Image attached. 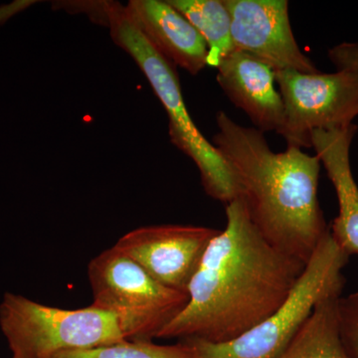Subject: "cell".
<instances>
[{
    "mask_svg": "<svg viewBox=\"0 0 358 358\" xmlns=\"http://www.w3.org/2000/svg\"><path fill=\"white\" fill-rule=\"evenodd\" d=\"M91 306L110 313L126 341H152L182 312L188 293L152 279L115 247L101 252L88 265Z\"/></svg>",
    "mask_w": 358,
    "mask_h": 358,
    "instance_id": "obj_5",
    "label": "cell"
},
{
    "mask_svg": "<svg viewBox=\"0 0 358 358\" xmlns=\"http://www.w3.org/2000/svg\"><path fill=\"white\" fill-rule=\"evenodd\" d=\"M212 143L232 171L238 196L264 239L307 264L329 231L317 187L320 160L301 148L275 152L262 131L221 110Z\"/></svg>",
    "mask_w": 358,
    "mask_h": 358,
    "instance_id": "obj_2",
    "label": "cell"
},
{
    "mask_svg": "<svg viewBox=\"0 0 358 358\" xmlns=\"http://www.w3.org/2000/svg\"><path fill=\"white\" fill-rule=\"evenodd\" d=\"M103 15L102 24L109 28L110 38L134 59L164 106L171 143L193 160L206 194L225 205L236 199L238 188L227 162L195 126L186 109L176 66L150 43L126 6L103 1Z\"/></svg>",
    "mask_w": 358,
    "mask_h": 358,
    "instance_id": "obj_3",
    "label": "cell"
},
{
    "mask_svg": "<svg viewBox=\"0 0 358 358\" xmlns=\"http://www.w3.org/2000/svg\"><path fill=\"white\" fill-rule=\"evenodd\" d=\"M220 232L204 226H145L129 231L115 247L162 286L187 293L205 252Z\"/></svg>",
    "mask_w": 358,
    "mask_h": 358,
    "instance_id": "obj_8",
    "label": "cell"
},
{
    "mask_svg": "<svg viewBox=\"0 0 358 358\" xmlns=\"http://www.w3.org/2000/svg\"><path fill=\"white\" fill-rule=\"evenodd\" d=\"M217 83L230 102L243 110L255 129L280 134L285 122L275 72L246 52L234 50L217 67Z\"/></svg>",
    "mask_w": 358,
    "mask_h": 358,
    "instance_id": "obj_10",
    "label": "cell"
},
{
    "mask_svg": "<svg viewBox=\"0 0 358 358\" xmlns=\"http://www.w3.org/2000/svg\"><path fill=\"white\" fill-rule=\"evenodd\" d=\"M0 329L13 358H53L126 341L115 317L93 306L64 310L13 293L0 303Z\"/></svg>",
    "mask_w": 358,
    "mask_h": 358,
    "instance_id": "obj_6",
    "label": "cell"
},
{
    "mask_svg": "<svg viewBox=\"0 0 358 358\" xmlns=\"http://www.w3.org/2000/svg\"><path fill=\"white\" fill-rule=\"evenodd\" d=\"M350 255L339 247L331 228L306 265L281 307L248 333L225 343L182 339L197 358H278L312 315L320 301L343 294V268Z\"/></svg>",
    "mask_w": 358,
    "mask_h": 358,
    "instance_id": "obj_4",
    "label": "cell"
},
{
    "mask_svg": "<svg viewBox=\"0 0 358 358\" xmlns=\"http://www.w3.org/2000/svg\"><path fill=\"white\" fill-rule=\"evenodd\" d=\"M199 32L208 47L207 66L217 69L235 50L231 15L224 0H166Z\"/></svg>",
    "mask_w": 358,
    "mask_h": 358,
    "instance_id": "obj_14",
    "label": "cell"
},
{
    "mask_svg": "<svg viewBox=\"0 0 358 358\" xmlns=\"http://www.w3.org/2000/svg\"><path fill=\"white\" fill-rule=\"evenodd\" d=\"M226 218L190 282L187 305L157 338L234 341L281 307L303 274L307 264L264 239L240 197L226 204Z\"/></svg>",
    "mask_w": 358,
    "mask_h": 358,
    "instance_id": "obj_1",
    "label": "cell"
},
{
    "mask_svg": "<svg viewBox=\"0 0 358 358\" xmlns=\"http://www.w3.org/2000/svg\"><path fill=\"white\" fill-rule=\"evenodd\" d=\"M338 322L346 352L358 358V292L339 298Z\"/></svg>",
    "mask_w": 358,
    "mask_h": 358,
    "instance_id": "obj_16",
    "label": "cell"
},
{
    "mask_svg": "<svg viewBox=\"0 0 358 358\" xmlns=\"http://www.w3.org/2000/svg\"><path fill=\"white\" fill-rule=\"evenodd\" d=\"M329 57L336 70L350 71L358 76V43L336 45L329 51Z\"/></svg>",
    "mask_w": 358,
    "mask_h": 358,
    "instance_id": "obj_17",
    "label": "cell"
},
{
    "mask_svg": "<svg viewBox=\"0 0 358 358\" xmlns=\"http://www.w3.org/2000/svg\"><path fill=\"white\" fill-rule=\"evenodd\" d=\"M126 8L141 32L171 64L192 75L207 67L206 42L167 1L131 0Z\"/></svg>",
    "mask_w": 358,
    "mask_h": 358,
    "instance_id": "obj_11",
    "label": "cell"
},
{
    "mask_svg": "<svg viewBox=\"0 0 358 358\" xmlns=\"http://www.w3.org/2000/svg\"><path fill=\"white\" fill-rule=\"evenodd\" d=\"M341 296L333 294L320 301L278 358H352L346 352L339 331Z\"/></svg>",
    "mask_w": 358,
    "mask_h": 358,
    "instance_id": "obj_13",
    "label": "cell"
},
{
    "mask_svg": "<svg viewBox=\"0 0 358 358\" xmlns=\"http://www.w3.org/2000/svg\"><path fill=\"white\" fill-rule=\"evenodd\" d=\"M30 2H15V3L9 4V6L0 7V23L4 22L9 17L22 10L24 7L28 6Z\"/></svg>",
    "mask_w": 358,
    "mask_h": 358,
    "instance_id": "obj_18",
    "label": "cell"
},
{
    "mask_svg": "<svg viewBox=\"0 0 358 358\" xmlns=\"http://www.w3.org/2000/svg\"><path fill=\"white\" fill-rule=\"evenodd\" d=\"M53 358H197L185 341L178 345H157L152 341H124L91 350L59 353Z\"/></svg>",
    "mask_w": 358,
    "mask_h": 358,
    "instance_id": "obj_15",
    "label": "cell"
},
{
    "mask_svg": "<svg viewBox=\"0 0 358 358\" xmlns=\"http://www.w3.org/2000/svg\"><path fill=\"white\" fill-rule=\"evenodd\" d=\"M357 131L355 124L336 129H315L312 148L336 189L338 215L331 223L334 241L348 255L358 256V186L350 166V147Z\"/></svg>",
    "mask_w": 358,
    "mask_h": 358,
    "instance_id": "obj_12",
    "label": "cell"
},
{
    "mask_svg": "<svg viewBox=\"0 0 358 358\" xmlns=\"http://www.w3.org/2000/svg\"><path fill=\"white\" fill-rule=\"evenodd\" d=\"M285 108L280 131L288 148H312L315 129L345 128L358 117V76L346 70L334 73L275 71Z\"/></svg>",
    "mask_w": 358,
    "mask_h": 358,
    "instance_id": "obj_7",
    "label": "cell"
},
{
    "mask_svg": "<svg viewBox=\"0 0 358 358\" xmlns=\"http://www.w3.org/2000/svg\"><path fill=\"white\" fill-rule=\"evenodd\" d=\"M235 50L246 52L274 72H320L294 38L287 0H224Z\"/></svg>",
    "mask_w": 358,
    "mask_h": 358,
    "instance_id": "obj_9",
    "label": "cell"
}]
</instances>
